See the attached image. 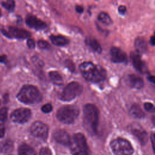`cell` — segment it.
I'll return each instance as SVG.
<instances>
[{
    "label": "cell",
    "mask_w": 155,
    "mask_h": 155,
    "mask_svg": "<svg viewBox=\"0 0 155 155\" xmlns=\"http://www.w3.org/2000/svg\"><path fill=\"white\" fill-rule=\"evenodd\" d=\"M17 98L25 104H34L41 101L42 95L36 87L31 85H25L18 93Z\"/></svg>",
    "instance_id": "3"
},
{
    "label": "cell",
    "mask_w": 155,
    "mask_h": 155,
    "mask_svg": "<svg viewBox=\"0 0 155 155\" xmlns=\"http://www.w3.org/2000/svg\"><path fill=\"white\" fill-rule=\"evenodd\" d=\"M85 43L87 45H88L91 49H93L94 51L101 53L102 51V47L98 41L94 38H87L85 39Z\"/></svg>",
    "instance_id": "20"
},
{
    "label": "cell",
    "mask_w": 155,
    "mask_h": 155,
    "mask_svg": "<svg viewBox=\"0 0 155 155\" xmlns=\"http://www.w3.org/2000/svg\"><path fill=\"white\" fill-rule=\"evenodd\" d=\"M53 138L54 140L64 145H69L71 138L68 133L63 130H58L53 133Z\"/></svg>",
    "instance_id": "14"
},
{
    "label": "cell",
    "mask_w": 155,
    "mask_h": 155,
    "mask_svg": "<svg viewBox=\"0 0 155 155\" xmlns=\"http://www.w3.org/2000/svg\"><path fill=\"white\" fill-rule=\"evenodd\" d=\"M38 45L39 48L42 49H50L51 48V46L48 42H47L45 40L40 39L38 41Z\"/></svg>",
    "instance_id": "26"
},
{
    "label": "cell",
    "mask_w": 155,
    "mask_h": 155,
    "mask_svg": "<svg viewBox=\"0 0 155 155\" xmlns=\"http://www.w3.org/2000/svg\"><path fill=\"white\" fill-rule=\"evenodd\" d=\"M8 110L5 107L0 108V122H4L6 120L7 117Z\"/></svg>",
    "instance_id": "27"
},
{
    "label": "cell",
    "mask_w": 155,
    "mask_h": 155,
    "mask_svg": "<svg viewBox=\"0 0 155 155\" xmlns=\"http://www.w3.org/2000/svg\"><path fill=\"white\" fill-rule=\"evenodd\" d=\"M99 122V111L97 107L88 104L84 108V126L86 130L92 134L97 133Z\"/></svg>",
    "instance_id": "2"
},
{
    "label": "cell",
    "mask_w": 155,
    "mask_h": 155,
    "mask_svg": "<svg viewBox=\"0 0 155 155\" xmlns=\"http://www.w3.org/2000/svg\"><path fill=\"white\" fill-rule=\"evenodd\" d=\"M79 70L84 78L88 81L99 82L106 78L105 70L99 65H96L91 62H85L79 66Z\"/></svg>",
    "instance_id": "1"
},
{
    "label": "cell",
    "mask_w": 155,
    "mask_h": 155,
    "mask_svg": "<svg viewBox=\"0 0 155 155\" xmlns=\"http://www.w3.org/2000/svg\"><path fill=\"white\" fill-rule=\"evenodd\" d=\"M79 113V108L76 105H65L61 107L58 110L56 117L60 122L70 124L74 122Z\"/></svg>",
    "instance_id": "5"
},
{
    "label": "cell",
    "mask_w": 155,
    "mask_h": 155,
    "mask_svg": "<svg viewBox=\"0 0 155 155\" xmlns=\"http://www.w3.org/2000/svg\"><path fill=\"white\" fill-rule=\"evenodd\" d=\"M75 10L76 11V12L79 13H82L84 12V8L79 5H77L75 7Z\"/></svg>",
    "instance_id": "34"
},
{
    "label": "cell",
    "mask_w": 155,
    "mask_h": 155,
    "mask_svg": "<svg viewBox=\"0 0 155 155\" xmlns=\"http://www.w3.org/2000/svg\"><path fill=\"white\" fill-rule=\"evenodd\" d=\"M52 109H53V107H52L51 105L50 104H46L45 105H43L41 108L42 111L45 113H48L51 112Z\"/></svg>",
    "instance_id": "28"
},
{
    "label": "cell",
    "mask_w": 155,
    "mask_h": 155,
    "mask_svg": "<svg viewBox=\"0 0 155 155\" xmlns=\"http://www.w3.org/2000/svg\"><path fill=\"white\" fill-rule=\"evenodd\" d=\"M130 130L132 134L136 137V138L142 145H144L146 143L148 139L147 133L141 127V126L137 124H133L130 125Z\"/></svg>",
    "instance_id": "11"
},
{
    "label": "cell",
    "mask_w": 155,
    "mask_h": 155,
    "mask_svg": "<svg viewBox=\"0 0 155 155\" xmlns=\"http://www.w3.org/2000/svg\"><path fill=\"white\" fill-rule=\"evenodd\" d=\"M49 38L51 42L56 46H64L69 42L68 39L61 35H51Z\"/></svg>",
    "instance_id": "18"
},
{
    "label": "cell",
    "mask_w": 155,
    "mask_h": 155,
    "mask_svg": "<svg viewBox=\"0 0 155 155\" xmlns=\"http://www.w3.org/2000/svg\"><path fill=\"white\" fill-rule=\"evenodd\" d=\"M134 47L138 53H143L147 50L145 40L142 37L136 38L134 40Z\"/></svg>",
    "instance_id": "17"
},
{
    "label": "cell",
    "mask_w": 155,
    "mask_h": 155,
    "mask_svg": "<svg viewBox=\"0 0 155 155\" xmlns=\"http://www.w3.org/2000/svg\"><path fill=\"white\" fill-rule=\"evenodd\" d=\"M25 22L30 28H34L35 30H44L47 27L45 22L31 15L27 16L25 18Z\"/></svg>",
    "instance_id": "12"
},
{
    "label": "cell",
    "mask_w": 155,
    "mask_h": 155,
    "mask_svg": "<svg viewBox=\"0 0 155 155\" xmlns=\"http://www.w3.org/2000/svg\"><path fill=\"white\" fill-rule=\"evenodd\" d=\"M118 12L120 15H124L127 12V7L125 5H121L118 7Z\"/></svg>",
    "instance_id": "32"
},
{
    "label": "cell",
    "mask_w": 155,
    "mask_h": 155,
    "mask_svg": "<svg viewBox=\"0 0 155 155\" xmlns=\"http://www.w3.org/2000/svg\"><path fill=\"white\" fill-rule=\"evenodd\" d=\"M97 19L102 22V24L107 25H110L112 24L113 21L109 15L105 12H101L98 16H97Z\"/></svg>",
    "instance_id": "24"
},
{
    "label": "cell",
    "mask_w": 155,
    "mask_h": 155,
    "mask_svg": "<svg viewBox=\"0 0 155 155\" xmlns=\"http://www.w3.org/2000/svg\"><path fill=\"white\" fill-rule=\"evenodd\" d=\"M2 33L8 38H16L24 39L28 38L31 36L30 33L23 28L15 27H9L8 30H2Z\"/></svg>",
    "instance_id": "9"
},
{
    "label": "cell",
    "mask_w": 155,
    "mask_h": 155,
    "mask_svg": "<svg viewBox=\"0 0 155 155\" xmlns=\"http://www.w3.org/2000/svg\"><path fill=\"white\" fill-rule=\"evenodd\" d=\"M82 92V85L77 82H72L65 87L59 97L64 101H70L81 94Z\"/></svg>",
    "instance_id": "7"
},
{
    "label": "cell",
    "mask_w": 155,
    "mask_h": 155,
    "mask_svg": "<svg viewBox=\"0 0 155 155\" xmlns=\"http://www.w3.org/2000/svg\"><path fill=\"white\" fill-rule=\"evenodd\" d=\"M31 134L38 138L45 140L48 136V128L47 125L40 121H36L31 126Z\"/></svg>",
    "instance_id": "10"
},
{
    "label": "cell",
    "mask_w": 155,
    "mask_h": 155,
    "mask_svg": "<svg viewBox=\"0 0 155 155\" xmlns=\"http://www.w3.org/2000/svg\"><path fill=\"white\" fill-rule=\"evenodd\" d=\"M27 45L28 47L30 49H33L35 47V42L33 39L28 38L27 41Z\"/></svg>",
    "instance_id": "31"
},
{
    "label": "cell",
    "mask_w": 155,
    "mask_h": 155,
    "mask_svg": "<svg viewBox=\"0 0 155 155\" xmlns=\"http://www.w3.org/2000/svg\"><path fill=\"white\" fill-rule=\"evenodd\" d=\"M130 113L131 116L136 118L141 119L144 117V113L140 108V107L136 104H134L131 106Z\"/></svg>",
    "instance_id": "22"
},
{
    "label": "cell",
    "mask_w": 155,
    "mask_h": 155,
    "mask_svg": "<svg viewBox=\"0 0 155 155\" xmlns=\"http://www.w3.org/2000/svg\"><path fill=\"white\" fill-rule=\"evenodd\" d=\"M66 64H67V67L69 68H70L71 70H74V68H73V63L71 62V61H67V62H66Z\"/></svg>",
    "instance_id": "36"
},
{
    "label": "cell",
    "mask_w": 155,
    "mask_h": 155,
    "mask_svg": "<svg viewBox=\"0 0 155 155\" xmlns=\"http://www.w3.org/2000/svg\"><path fill=\"white\" fill-rule=\"evenodd\" d=\"M1 10H0V16H1Z\"/></svg>",
    "instance_id": "39"
},
{
    "label": "cell",
    "mask_w": 155,
    "mask_h": 155,
    "mask_svg": "<svg viewBox=\"0 0 155 155\" xmlns=\"http://www.w3.org/2000/svg\"><path fill=\"white\" fill-rule=\"evenodd\" d=\"M130 58L134 68L139 71L143 72L145 70V65L139 54L136 51H132L130 54Z\"/></svg>",
    "instance_id": "15"
},
{
    "label": "cell",
    "mask_w": 155,
    "mask_h": 155,
    "mask_svg": "<svg viewBox=\"0 0 155 155\" xmlns=\"http://www.w3.org/2000/svg\"><path fill=\"white\" fill-rule=\"evenodd\" d=\"M144 108L145 109L150 112H154V107L153 104L150 102H146L144 104Z\"/></svg>",
    "instance_id": "30"
},
{
    "label": "cell",
    "mask_w": 155,
    "mask_h": 155,
    "mask_svg": "<svg viewBox=\"0 0 155 155\" xmlns=\"http://www.w3.org/2000/svg\"><path fill=\"white\" fill-rule=\"evenodd\" d=\"M5 133V128L4 126L0 123V137H2L4 136Z\"/></svg>",
    "instance_id": "33"
},
{
    "label": "cell",
    "mask_w": 155,
    "mask_h": 155,
    "mask_svg": "<svg viewBox=\"0 0 155 155\" xmlns=\"http://www.w3.org/2000/svg\"><path fill=\"white\" fill-rule=\"evenodd\" d=\"M13 149V143L10 139H5L0 142V153H7Z\"/></svg>",
    "instance_id": "19"
},
{
    "label": "cell",
    "mask_w": 155,
    "mask_h": 155,
    "mask_svg": "<svg viewBox=\"0 0 155 155\" xmlns=\"http://www.w3.org/2000/svg\"><path fill=\"white\" fill-rule=\"evenodd\" d=\"M128 82L130 86L133 88L140 89L143 87V79L140 77L134 74L128 76Z\"/></svg>",
    "instance_id": "16"
},
{
    "label": "cell",
    "mask_w": 155,
    "mask_h": 155,
    "mask_svg": "<svg viewBox=\"0 0 155 155\" xmlns=\"http://www.w3.org/2000/svg\"><path fill=\"white\" fill-rule=\"evenodd\" d=\"M150 44L154 46V36H151L150 39Z\"/></svg>",
    "instance_id": "37"
},
{
    "label": "cell",
    "mask_w": 155,
    "mask_h": 155,
    "mask_svg": "<svg viewBox=\"0 0 155 155\" xmlns=\"http://www.w3.org/2000/svg\"><path fill=\"white\" fill-rule=\"evenodd\" d=\"M2 6L7 11L12 12L15 8V2L14 0H6L2 2Z\"/></svg>",
    "instance_id": "25"
},
{
    "label": "cell",
    "mask_w": 155,
    "mask_h": 155,
    "mask_svg": "<svg viewBox=\"0 0 155 155\" xmlns=\"http://www.w3.org/2000/svg\"><path fill=\"white\" fill-rule=\"evenodd\" d=\"M7 62V56L5 55L0 56V63L5 64Z\"/></svg>",
    "instance_id": "35"
},
{
    "label": "cell",
    "mask_w": 155,
    "mask_h": 155,
    "mask_svg": "<svg viewBox=\"0 0 155 155\" xmlns=\"http://www.w3.org/2000/svg\"><path fill=\"white\" fill-rule=\"evenodd\" d=\"M113 152L116 155H131L133 153V148L127 140L123 138H117L110 143Z\"/></svg>",
    "instance_id": "6"
},
{
    "label": "cell",
    "mask_w": 155,
    "mask_h": 155,
    "mask_svg": "<svg viewBox=\"0 0 155 155\" xmlns=\"http://www.w3.org/2000/svg\"><path fill=\"white\" fill-rule=\"evenodd\" d=\"M111 59L115 63H125L127 62V54L121 49L116 47H112L110 51Z\"/></svg>",
    "instance_id": "13"
},
{
    "label": "cell",
    "mask_w": 155,
    "mask_h": 155,
    "mask_svg": "<svg viewBox=\"0 0 155 155\" xmlns=\"http://www.w3.org/2000/svg\"><path fill=\"white\" fill-rule=\"evenodd\" d=\"M148 79H149V81H150L151 82H154V77H153V76H150L148 77Z\"/></svg>",
    "instance_id": "38"
},
{
    "label": "cell",
    "mask_w": 155,
    "mask_h": 155,
    "mask_svg": "<svg viewBox=\"0 0 155 155\" xmlns=\"http://www.w3.org/2000/svg\"><path fill=\"white\" fill-rule=\"evenodd\" d=\"M19 155H36L35 150L27 144H22L18 148Z\"/></svg>",
    "instance_id": "21"
},
{
    "label": "cell",
    "mask_w": 155,
    "mask_h": 155,
    "mask_svg": "<svg viewBox=\"0 0 155 155\" xmlns=\"http://www.w3.org/2000/svg\"><path fill=\"white\" fill-rule=\"evenodd\" d=\"M31 111L28 108H20L14 110L11 115L10 118L14 122L18 124H24L27 122L31 117Z\"/></svg>",
    "instance_id": "8"
},
{
    "label": "cell",
    "mask_w": 155,
    "mask_h": 155,
    "mask_svg": "<svg viewBox=\"0 0 155 155\" xmlns=\"http://www.w3.org/2000/svg\"><path fill=\"white\" fill-rule=\"evenodd\" d=\"M69 145L73 155H90L91 154L84 135L80 133L73 135Z\"/></svg>",
    "instance_id": "4"
},
{
    "label": "cell",
    "mask_w": 155,
    "mask_h": 155,
    "mask_svg": "<svg viewBox=\"0 0 155 155\" xmlns=\"http://www.w3.org/2000/svg\"><path fill=\"white\" fill-rule=\"evenodd\" d=\"M39 155H52V153L48 147H42L40 150Z\"/></svg>",
    "instance_id": "29"
},
{
    "label": "cell",
    "mask_w": 155,
    "mask_h": 155,
    "mask_svg": "<svg viewBox=\"0 0 155 155\" xmlns=\"http://www.w3.org/2000/svg\"><path fill=\"white\" fill-rule=\"evenodd\" d=\"M49 77L51 81L56 85H61L64 82L61 76L56 71H50L49 73Z\"/></svg>",
    "instance_id": "23"
}]
</instances>
